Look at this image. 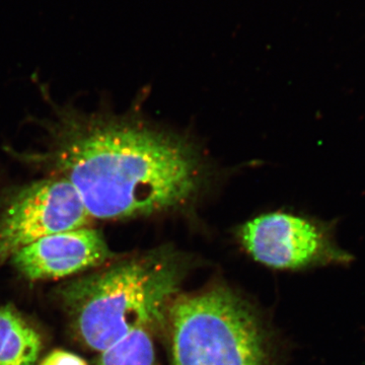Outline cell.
<instances>
[{"instance_id":"cell-8","label":"cell","mask_w":365,"mask_h":365,"mask_svg":"<svg viewBox=\"0 0 365 365\" xmlns=\"http://www.w3.org/2000/svg\"><path fill=\"white\" fill-rule=\"evenodd\" d=\"M96 365H160L153 332L143 329L133 331L100 352Z\"/></svg>"},{"instance_id":"cell-3","label":"cell","mask_w":365,"mask_h":365,"mask_svg":"<svg viewBox=\"0 0 365 365\" xmlns=\"http://www.w3.org/2000/svg\"><path fill=\"white\" fill-rule=\"evenodd\" d=\"M165 327L170 365H274L267 326L225 285L180 294Z\"/></svg>"},{"instance_id":"cell-4","label":"cell","mask_w":365,"mask_h":365,"mask_svg":"<svg viewBox=\"0 0 365 365\" xmlns=\"http://www.w3.org/2000/svg\"><path fill=\"white\" fill-rule=\"evenodd\" d=\"M335 228L334 222L277 211L245 222L237 237L255 261L269 268L294 271L350 265L354 257L336 241Z\"/></svg>"},{"instance_id":"cell-6","label":"cell","mask_w":365,"mask_h":365,"mask_svg":"<svg viewBox=\"0 0 365 365\" xmlns=\"http://www.w3.org/2000/svg\"><path fill=\"white\" fill-rule=\"evenodd\" d=\"M104 235L91 227L42 237L11 257V264L30 281L59 279L101 267L114 258Z\"/></svg>"},{"instance_id":"cell-1","label":"cell","mask_w":365,"mask_h":365,"mask_svg":"<svg viewBox=\"0 0 365 365\" xmlns=\"http://www.w3.org/2000/svg\"><path fill=\"white\" fill-rule=\"evenodd\" d=\"M42 125V150L11 155L67 180L93 220L179 210L205 186V163L193 144L140 120L54 105Z\"/></svg>"},{"instance_id":"cell-9","label":"cell","mask_w":365,"mask_h":365,"mask_svg":"<svg viewBox=\"0 0 365 365\" xmlns=\"http://www.w3.org/2000/svg\"><path fill=\"white\" fill-rule=\"evenodd\" d=\"M40 365H88L85 360L74 353L54 350L41 361Z\"/></svg>"},{"instance_id":"cell-7","label":"cell","mask_w":365,"mask_h":365,"mask_svg":"<svg viewBox=\"0 0 365 365\" xmlns=\"http://www.w3.org/2000/svg\"><path fill=\"white\" fill-rule=\"evenodd\" d=\"M41 349L38 331L14 307L0 306V365H35Z\"/></svg>"},{"instance_id":"cell-5","label":"cell","mask_w":365,"mask_h":365,"mask_svg":"<svg viewBox=\"0 0 365 365\" xmlns=\"http://www.w3.org/2000/svg\"><path fill=\"white\" fill-rule=\"evenodd\" d=\"M93 222L63 178L47 176L13 187L0 197V266L42 237L91 227Z\"/></svg>"},{"instance_id":"cell-2","label":"cell","mask_w":365,"mask_h":365,"mask_svg":"<svg viewBox=\"0 0 365 365\" xmlns=\"http://www.w3.org/2000/svg\"><path fill=\"white\" fill-rule=\"evenodd\" d=\"M190 268L188 255L165 245L72 280L59 297L79 342L100 353L133 331L165 326Z\"/></svg>"}]
</instances>
